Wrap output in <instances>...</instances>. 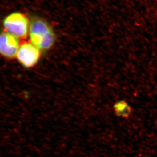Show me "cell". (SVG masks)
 Here are the masks:
<instances>
[{"label": "cell", "instance_id": "1", "mask_svg": "<svg viewBox=\"0 0 157 157\" xmlns=\"http://www.w3.org/2000/svg\"><path fill=\"white\" fill-rule=\"evenodd\" d=\"M29 35L31 42L42 51L50 49L56 41V35L50 24L40 17L32 18Z\"/></svg>", "mask_w": 157, "mask_h": 157}, {"label": "cell", "instance_id": "2", "mask_svg": "<svg viewBox=\"0 0 157 157\" xmlns=\"http://www.w3.org/2000/svg\"><path fill=\"white\" fill-rule=\"evenodd\" d=\"M3 25L6 32L18 39L25 38L29 35L30 21L21 12H13L5 18Z\"/></svg>", "mask_w": 157, "mask_h": 157}, {"label": "cell", "instance_id": "3", "mask_svg": "<svg viewBox=\"0 0 157 157\" xmlns=\"http://www.w3.org/2000/svg\"><path fill=\"white\" fill-rule=\"evenodd\" d=\"M42 51L31 42H25L20 45L16 58L26 68H31L38 62Z\"/></svg>", "mask_w": 157, "mask_h": 157}, {"label": "cell", "instance_id": "4", "mask_svg": "<svg viewBox=\"0 0 157 157\" xmlns=\"http://www.w3.org/2000/svg\"><path fill=\"white\" fill-rule=\"evenodd\" d=\"M18 39L6 32L0 33V56L8 59L16 58L20 46Z\"/></svg>", "mask_w": 157, "mask_h": 157}]
</instances>
